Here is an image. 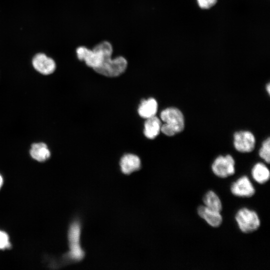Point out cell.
Returning a JSON list of instances; mask_svg holds the SVG:
<instances>
[{
    "label": "cell",
    "mask_w": 270,
    "mask_h": 270,
    "mask_svg": "<svg viewBox=\"0 0 270 270\" xmlns=\"http://www.w3.org/2000/svg\"><path fill=\"white\" fill-rule=\"evenodd\" d=\"M110 56H106L102 64L94 70L106 76H119L126 70L128 65L127 61L122 56H118L112 60Z\"/></svg>",
    "instance_id": "obj_4"
},
{
    "label": "cell",
    "mask_w": 270,
    "mask_h": 270,
    "mask_svg": "<svg viewBox=\"0 0 270 270\" xmlns=\"http://www.w3.org/2000/svg\"><path fill=\"white\" fill-rule=\"evenodd\" d=\"M259 156L266 163L270 162V138H268L262 144V146L259 151Z\"/></svg>",
    "instance_id": "obj_17"
},
{
    "label": "cell",
    "mask_w": 270,
    "mask_h": 270,
    "mask_svg": "<svg viewBox=\"0 0 270 270\" xmlns=\"http://www.w3.org/2000/svg\"><path fill=\"white\" fill-rule=\"evenodd\" d=\"M81 225L78 222H74L70 226L68 232L70 251L68 258L73 261L81 260L84 256V252L80 244Z\"/></svg>",
    "instance_id": "obj_3"
},
{
    "label": "cell",
    "mask_w": 270,
    "mask_h": 270,
    "mask_svg": "<svg viewBox=\"0 0 270 270\" xmlns=\"http://www.w3.org/2000/svg\"><path fill=\"white\" fill-rule=\"evenodd\" d=\"M10 246L8 236L6 232L0 230V250L9 248Z\"/></svg>",
    "instance_id": "obj_18"
},
{
    "label": "cell",
    "mask_w": 270,
    "mask_h": 270,
    "mask_svg": "<svg viewBox=\"0 0 270 270\" xmlns=\"http://www.w3.org/2000/svg\"><path fill=\"white\" fill-rule=\"evenodd\" d=\"M202 201L207 208L220 212L222 210V204L218 194L212 190H208L204 196Z\"/></svg>",
    "instance_id": "obj_16"
},
{
    "label": "cell",
    "mask_w": 270,
    "mask_h": 270,
    "mask_svg": "<svg viewBox=\"0 0 270 270\" xmlns=\"http://www.w3.org/2000/svg\"><path fill=\"white\" fill-rule=\"evenodd\" d=\"M251 174L253 179L260 184H266L270 178L269 169L262 162H258L254 166Z\"/></svg>",
    "instance_id": "obj_14"
},
{
    "label": "cell",
    "mask_w": 270,
    "mask_h": 270,
    "mask_svg": "<svg viewBox=\"0 0 270 270\" xmlns=\"http://www.w3.org/2000/svg\"><path fill=\"white\" fill-rule=\"evenodd\" d=\"M199 6L202 9H208L213 6L217 0H197Z\"/></svg>",
    "instance_id": "obj_19"
},
{
    "label": "cell",
    "mask_w": 270,
    "mask_h": 270,
    "mask_svg": "<svg viewBox=\"0 0 270 270\" xmlns=\"http://www.w3.org/2000/svg\"><path fill=\"white\" fill-rule=\"evenodd\" d=\"M161 121L156 116L146 119L144 124V134L149 139H154L160 134Z\"/></svg>",
    "instance_id": "obj_13"
},
{
    "label": "cell",
    "mask_w": 270,
    "mask_h": 270,
    "mask_svg": "<svg viewBox=\"0 0 270 270\" xmlns=\"http://www.w3.org/2000/svg\"><path fill=\"white\" fill-rule=\"evenodd\" d=\"M158 103L154 98L142 100L138 108V113L142 118L147 119L156 116L158 110Z\"/></svg>",
    "instance_id": "obj_12"
},
{
    "label": "cell",
    "mask_w": 270,
    "mask_h": 270,
    "mask_svg": "<svg viewBox=\"0 0 270 270\" xmlns=\"http://www.w3.org/2000/svg\"><path fill=\"white\" fill-rule=\"evenodd\" d=\"M266 90L268 92V93L270 94V84H268L266 86Z\"/></svg>",
    "instance_id": "obj_21"
},
{
    "label": "cell",
    "mask_w": 270,
    "mask_h": 270,
    "mask_svg": "<svg viewBox=\"0 0 270 270\" xmlns=\"http://www.w3.org/2000/svg\"><path fill=\"white\" fill-rule=\"evenodd\" d=\"M234 146L240 152H250L255 146L256 139L254 134L249 131H239L234 135Z\"/></svg>",
    "instance_id": "obj_8"
},
{
    "label": "cell",
    "mask_w": 270,
    "mask_h": 270,
    "mask_svg": "<svg viewBox=\"0 0 270 270\" xmlns=\"http://www.w3.org/2000/svg\"><path fill=\"white\" fill-rule=\"evenodd\" d=\"M3 184V178L1 174H0V189L2 188Z\"/></svg>",
    "instance_id": "obj_20"
},
{
    "label": "cell",
    "mask_w": 270,
    "mask_h": 270,
    "mask_svg": "<svg viewBox=\"0 0 270 270\" xmlns=\"http://www.w3.org/2000/svg\"><path fill=\"white\" fill-rule=\"evenodd\" d=\"M235 220L240 230L244 234L252 233L258 230L260 226L258 214L254 210L242 208L238 210Z\"/></svg>",
    "instance_id": "obj_2"
},
{
    "label": "cell",
    "mask_w": 270,
    "mask_h": 270,
    "mask_svg": "<svg viewBox=\"0 0 270 270\" xmlns=\"http://www.w3.org/2000/svg\"><path fill=\"white\" fill-rule=\"evenodd\" d=\"M78 58L84 60L86 64L94 70L98 67L108 56H111L112 48L108 42L96 45L92 50L84 46L78 47L76 50Z\"/></svg>",
    "instance_id": "obj_1"
},
{
    "label": "cell",
    "mask_w": 270,
    "mask_h": 270,
    "mask_svg": "<svg viewBox=\"0 0 270 270\" xmlns=\"http://www.w3.org/2000/svg\"><path fill=\"white\" fill-rule=\"evenodd\" d=\"M32 64L36 70L46 75L52 74L56 67L54 60L42 53L36 54L32 59Z\"/></svg>",
    "instance_id": "obj_9"
},
{
    "label": "cell",
    "mask_w": 270,
    "mask_h": 270,
    "mask_svg": "<svg viewBox=\"0 0 270 270\" xmlns=\"http://www.w3.org/2000/svg\"><path fill=\"white\" fill-rule=\"evenodd\" d=\"M213 173L220 178H226L235 173V161L233 157L228 154L217 157L212 165Z\"/></svg>",
    "instance_id": "obj_5"
},
{
    "label": "cell",
    "mask_w": 270,
    "mask_h": 270,
    "mask_svg": "<svg viewBox=\"0 0 270 270\" xmlns=\"http://www.w3.org/2000/svg\"><path fill=\"white\" fill-rule=\"evenodd\" d=\"M120 165L122 172L124 174H129L140 169L141 161L136 155L127 154L122 157Z\"/></svg>",
    "instance_id": "obj_11"
},
{
    "label": "cell",
    "mask_w": 270,
    "mask_h": 270,
    "mask_svg": "<svg viewBox=\"0 0 270 270\" xmlns=\"http://www.w3.org/2000/svg\"><path fill=\"white\" fill-rule=\"evenodd\" d=\"M197 213L200 217L212 227L218 228L222 222V216L220 212L210 210L204 206H199Z\"/></svg>",
    "instance_id": "obj_10"
},
{
    "label": "cell",
    "mask_w": 270,
    "mask_h": 270,
    "mask_svg": "<svg viewBox=\"0 0 270 270\" xmlns=\"http://www.w3.org/2000/svg\"><path fill=\"white\" fill-rule=\"evenodd\" d=\"M230 190L234 196L240 198H250L256 193L254 186L246 176H242L234 182Z\"/></svg>",
    "instance_id": "obj_7"
},
{
    "label": "cell",
    "mask_w": 270,
    "mask_h": 270,
    "mask_svg": "<svg viewBox=\"0 0 270 270\" xmlns=\"http://www.w3.org/2000/svg\"><path fill=\"white\" fill-rule=\"evenodd\" d=\"M161 120L170 127L176 134L182 132L184 128V120L182 113L176 108H168L161 112Z\"/></svg>",
    "instance_id": "obj_6"
},
{
    "label": "cell",
    "mask_w": 270,
    "mask_h": 270,
    "mask_svg": "<svg viewBox=\"0 0 270 270\" xmlns=\"http://www.w3.org/2000/svg\"><path fill=\"white\" fill-rule=\"evenodd\" d=\"M30 152L34 159L40 162L46 160L50 156V152L47 145L44 142L32 144Z\"/></svg>",
    "instance_id": "obj_15"
}]
</instances>
